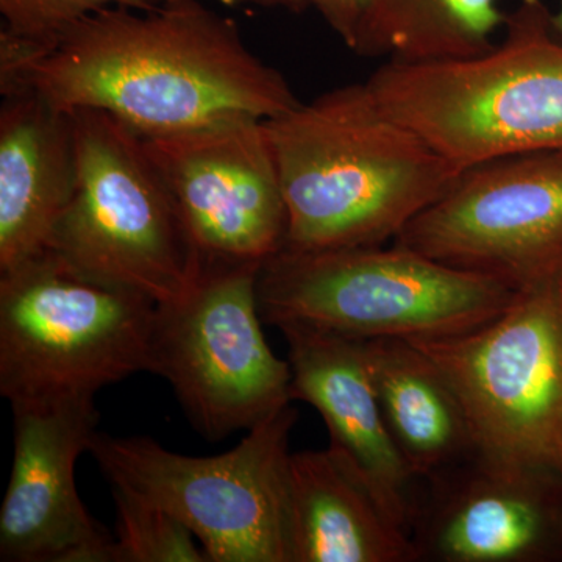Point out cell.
<instances>
[{"instance_id": "cell-1", "label": "cell", "mask_w": 562, "mask_h": 562, "mask_svg": "<svg viewBox=\"0 0 562 562\" xmlns=\"http://www.w3.org/2000/svg\"><path fill=\"white\" fill-rule=\"evenodd\" d=\"M0 90L38 92L68 113L103 111L140 136L273 120L301 103L236 22L201 0L91 14L49 47L2 58Z\"/></svg>"}, {"instance_id": "cell-2", "label": "cell", "mask_w": 562, "mask_h": 562, "mask_svg": "<svg viewBox=\"0 0 562 562\" xmlns=\"http://www.w3.org/2000/svg\"><path fill=\"white\" fill-rule=\"evenodd\" d=\"M265 125L286 203L288 250L395 241L462 173L394 120L366 81L301 102Z\"/></svg>"}, {"instance_id": "cell-3", "label": "cell", "mask_w": 562, "mask_h": 562, "mask_svg": "<svg viewBox=\"0 0 562 562\" xmlns=\"http://www.w3.org/2000/svg\"><path fill=\"white\" fill-rule=\"evenodd\" d=\"M376 101L462 172L562 150V41L543 0H520L501 43L464 60H390L369 77Z\"/></svg>"}, {"instance_id": "cell-4", "label": "cell", "mask_w": 562, "mask_h": 562, "mask_svg": "<svg viewBox=\"0 0 562 562\" xmlns=\"http://www.w3.org/2000/svg\"><path fill=\"white\" fill-rule=\"evenodd\" d=\"M517 288L394 246L295 251L262 262L257 295L266 324L306 325L350 339H435L475 330Z\"/></svg>"}, {"instance_id": "cell-5", "label": "cell", "mask_w": 562, "mask_h": 562, "mask_svg": "<svg viewBox=\"0 0 562 562\" xmlns=\"http://www.w3.org/2000/svg\"><path fill=\"white\" fill-rule=\"evenodd\" d=\"M77 183L46 254L88 279L180 301L205 266L143 136L99 110L69 111Z\"/></svg>"}, {"instance_id": "cell-6", "label": "cell", "mask_w": 562, "mask_h": 562, "mask_svg": "<svg viewBox=\"0 0 562 562\" xmlns=\"http://www.w3.org/2000/svg\"><path fill=\"white\" fill-rule=\"evenodd\" d=\"M157 303L43 251L0 273V394L11 406L94 398L150 372Z\"/></svg>"}, {"instance_id": "cell-7", "label": "cell", "mask_w": 562, "mask_h": 562, "mask_svg": "<svg viewBox=\"0 0 562 562\" xmlns=\"http://www.w3.org/2000/svg\"><path fill=\"white\" fill-rule=\"evenodd\" d=\"M297 417L290 403L216 457L173 453L146 436L101 432L90 452L111 487L187 525L210 562H290L286 475Z\"/></svg>"}, {"instance_id": "cell-8", "label": "cell", "mask_w": 562, "mask_h": 562, "mask_svg": "<svg viewBox=\"0 0 562 562\" xmlns=\"http://www.w3.org/2000/svg\"><path fill=\"white\" fill-rule=\"evenodd\" d=\"M460 398L479 457L562 472V271L461 335L409 339Z\"/></svg>"}, {"instance_id": "cell-9", "label": "cell", "mask_w": 562, "mask_h": 562, "mask_svg": "<svg viewBox=\"0 0 562 562\" xmlns=\"http://www.w3.org/2000/svg\"><path fill=\"white\" fill-rule=\"evenodd\" d=\"M260 268L205 261L194 288L155 313L150 372L168 380L195 430L213 441L292 402L290 361L261 330Z\"/></svg>"}, {"instance_id": "cell-10", "label": "cell", "mask_w": 562, "mask_h": 562, "mask_svg": "<svg viewBox=\"0 0 562 562\" xmlns=\"http://www.w3.org/2000/svg\"><path fill=\"white\" fill-rule=\"evenodd\" d=\"M394 243L514 288L562 271V150L465 169Z\"/></svg>"}, {"instance_id": "cell-11", "label": "cell", "mask_w": 562, "mask_h": 562, "mask_svg": "<svg viewBox=\"0 0 562 562\" xmlns=\"http://www.w3.org/2000/svg\"><path fill=\"white\" fill-rule=\"evenodd\" d=\"M143 140L203 260L262 265L283 249L286 203L265 121Z\"/></svg>"}, {"instance_id": "cell-12", "label": "cell", "mask_w": 562, "mask_h": 562, "mask_svg": "<svg viewBox=\"0 0 562 562\" xmlns=\"http://www.w3.org/2000/svg\"><path fill=\"white\" fill-rule=\"evenodd\" d=\"M13 468L0 508L2 562H114V536L76 486V464L98 432L94 398L11 406Z\"/></svg>"}, {"instance_id": "cell-13", "label": "cell", "mask_w": 562, "mask_h": 562, "mask_svg": "<svg viewBox=\"0 0 562 562\" xmlns=\"http://www.w3.org/2000/svg\"><path fill=\"white\" fill-rule=\"evenodd\" d=\"M412 539L419 561L562 562V473L473 454L427 482Z\"/></svg>"}, {"instance_id": "cell-14", "label": "cell", "mask_w": 562, "mask_h": 562, "mask_svg": "<svg viewBox=\"0 0 562 562\" xmlns=\"http://www.w3.org/2000/svg\"><path fill=\"white\" fill-rule=\"evenodd\" d=\"M280 330L288 342L292 401L310 403L321 414L333 457L392 522L412 531L420 482L387 431L362 341L306 325H283Z\"/></svg>"}, {"instance_id": "cell-15", "label": "cell", "mask_w": 562, "mask_h": 562, "mask_svg": "<svg viewBox=\"0 0 562 562\" xmlns=\"http://www.w3.org/2000/svg\"><path fill=\"white\" fill-rule=\"evenodd\" d=\"M77 183L72 114L32 90L0 110V273L46 250Z\"/></svg>"}, {"instance_id": "cell-16", "label": "cell", "mask_w": 562, "mask_h": 562, "mask_svg": "<svg viewBox=\"0 0 562 562\" xmlns=\"http://www.w3.org/2000/svg\"><path fill=\"white\" fill-rule=\"evenodd\" d=\"M290 562H416L409 532L330 450L291 453L286 475Z\"/></svg>"}, {"instance_id": "cell-17", "label": "cell", "mask_w": 562, "mask_h": 562, "mask_svg": "<svg viewBox=\"0 0 562 562\" xmlns=\"http://www.w3.org/2000/svg\"><path fill=\"white\" fill-rule=\"evenodd\" d=\"M362 346L387 431L419 482L476 453L460 398L428 355L408 339H369Z\"/></svg>"}, {"instance_id": "cell-18", "label": "cell", "mask_w": 562, "mask_h": 562, "mask_svg": "<svg viewBox=\"0 0 562 562\" xmlns=\"http://www.w3.org/2000/svg\"><path fill=\"white\" fill-rule=\"evenodd\" d=\"M501 0H375L353 52L402 63L476 57L505 27Z\"/></svg>"}, {"instance_id": "cell-19", "label": "cell", "mask_w": 562, "mask_h": 562, "mask_svg": "<svg viewBox=\"0 0 562 562\" xmlns=\"http://www.w3.org/2000/svg\"><path fill=\"white\" fill-rule=\"evenodd\" d=\"M114 562H210L187 525L154 503L113 487Z\"/></svg>"}, {"instance_id": "cell-20", "label": "cell", "mask_w": 562, "mask_h": 562, "mask_svg": "<svg viewBox=\"0 0 562 562\" xmlns=\"http://www.w3.org/2000/svg\"><path fill=\"white\" fill-rule=\"evenodd\" d=\"M169 0H0V58L49 47L99 11L113 7L151 9Z\"/></svg>"}, {"instance_id": "cell-21", "label": "cell", "mask_w": 562, "mask_h": 562, "mask_svg": "<svg viewBox=\"0 0 562 562\" xmlns=\"http://www.w3.org/2000/svg\"><path fill=\"white\" fill-rule=\"evenodd\" d=\"M375 0H312L327 24L353 50L366 16Z\"/></svg>"}, {"instance_id": "cell-22", "label": "cell", "mask_w": 562, "mask_h": 562, "mask_svg": "<svg viewBox=\"0 0 562 562\" xmlns=\"http://www.w3.org/2000/svg\"><path fill=\"white\" fill-rule=\"evenodd\" d=\"M228 2H255V3H268V5H288L292 7V9H297V7L312 5V0H228Z\"/></svg>"}, {"instance_id": "cell-23", "label": "cell", "mask_w": 562, "mask_h": 562, "mask_svg": "<svg viewBox=\"0 0 562 562\" xmlns=\"http://www.w3.org/2000/svg\"><path fill=\"white\" fill-rule=\"evenodd\" d=\"M552 31L558 40L562 41V0L557 10H552Z\"/></svg>"}, {"instance_id": "cell-24", "label": "cell", "mask_w": 562, "mask_h": 562, "mask_svg": "<svg viewBox=\"0 0 562 562\" xmlns=\"http://www.w3.org/2000/svg\"><path fill=\"white\" fill-rule=\"evenodd\" d=\"M562 473V472H561Z\"/></svg>"}]
</instances>
